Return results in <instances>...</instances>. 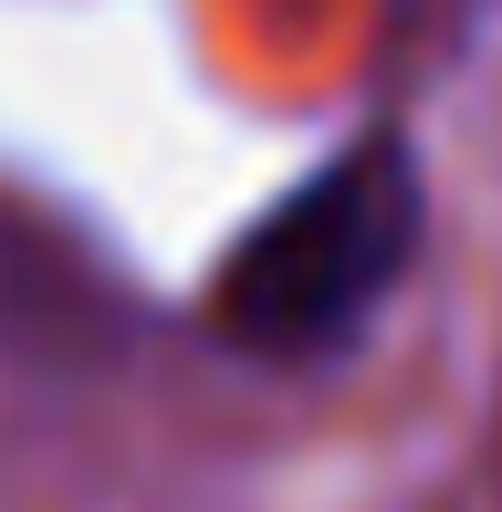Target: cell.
<instances>
[{
  "mask_svg": "<svg viewBox=\"0 0 502 512\" xmlns=\"http://www.w3.org/2000/svg\"><path fill=\"white\" fill-rule=\"evenodd\" d=\"M429 251V168L408 126H367L293 178L262 220L220 251L210 324L262 366H325L377 335Z\"/></svg>",
  "mask_w": 502,
  "mask_h": 512,
  "instance_id": "6da1fadb",
  "label": "cell"
}]
</instances>
